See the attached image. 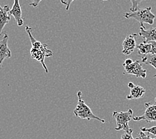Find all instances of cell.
I'll use <instances>...</instances> for the list:
<instances>
[{
  "instance_id": "1",
  "label": "cell",
  "mask_w": 156,
  "mask_h": 139,
  "mask_svg": "<svg viewBox=\"0 0 156 139\" xmlns=\"http://www.w3.org/2000/svg\"><path fill=\"white\" fill-rule=\"evenodd\" d=\"M77 96L78 102L76 108L73 110L74 115L81 119H86L88 120L94 119L100 121L101 123H105V120L104 119H102L101 118L95 116L92 112L90 107L86 104V102L82 99V92H81V91H78Z\"/></svg>"
},
{
  "instance_id": "2",
  "label": "cell",
  "mask_w": 156,
  "mask_h": 139,
  "mask_svg": "<svg viewBox=\"0 0 156 139\" xmlns=\"http://www.w3.org/2000/svg\"><path fill=\"white\" fill-rule=\"evenodd\" d=\"M123 16L127 19H134L137 21L141 26H144V24L153 25L155 18V16L151 12V7L137 9L136 12H132L131 13H125Z\"/></svg>"
},
{
  "instance_id": "3",
  "label": "cell",
  "mask_w": 156,
  "mask_h": 139,
  "mask_svg": "<svg viewBox=\"0 0 156 139\" xmlns=\"http://www.w3.org/2000/svg\"><path fill=\"white\" fill-rule=\"evenodd\" d=\"M133 111L132 109H129L126 112H117L113 111L112 116L116 121L117 127L116 130H123L125 132H129L132 130V128L129 126V122L133 119Z\"/></svg>"
},
{
  "instance_id": "4",
  "label": "cell",
  "mask_w": 156,
  "mask_h": 139,
  "mask_svg": "<svg viewBox=\"0 0 156 139\" xmlns=\"http://www.w3.org/2000/svg\"><path fill=\"white\" fill-rule=\"evenodd\" d=\"M30 53L31 58L40 62L41 65L43 66L45 72L48 73V69L45 64V58L54 56V52L51 49H49L48 48V45L44 44L43 46L40 49L31 47L30 49Z\"/></svg>"
},
{
  "instance_id": "5",
  "label": "cell",
  "mask_w": 156,
  "mask_h": 139,
  "mask_svg": "<svg viewBox=\"0 0 156 139\" xmlns=\"http://www.w3.org/2000/svg\"><path fill=\"white\" fill-rule=\"evenodd\" d=\"M156 102V98H155ZM145 110L143 115L133 118L135 121L144 120L147 123H156V104H151L150 102L145 103Z\"/></svg>"
},
{
  "instance_id": "6",
  "label": "cell",
  "mask_w": 156,
  "mask_h": 139,
  "mask_svg": "<svg viewBox=\"0 0 156 139\" xmlns=\"http://www.w3.org/2000/svg\"><path fill=\"white\" fill-rule=\"evenodd\" d=\"M124 67V74L133 75L137 78H145L147 76V70H145L142 67L141 63L136 60L130 65H123Z\"/></svg>"
},
{
  "instance_id": "7",
  "label": "cell",
  "mask_w": 156,
  "mask_h": 139,
  "mask_svg": "<svg viewBox=\"0 0 156 139\" xmlns=\"http://www.w3.org/2000/svg\"><path fill=\"white\" fill-rule=\"evenodd\" d=\"M2 40H0V69L2 68L3 62L7 58H12V52L8 47V41L9 36L5 31Z\"/></svg>"
},
{
  "instance_id": "8",
  "label": "cell",
  "mask_w": 156,
  "mask_h": 139,
  "mask_svg": "<svg viewBox=\"0 0 156 139\" xmlns=\"http://www.w3.org/2000/svg\"><path fill=\"white\" fill-rule=\"evenodd\" d=\"M137 35L136 34H130L125 38L122 43V53L125 56H129L133 53L136 48V40Z\"/></svg>"
},
{
  "instance_id": "9",
  "label": "cell",
  "mask_w": 156,
  "mask_h": 139,
  "mask_svg": "<svg viewBox=\"0 0 156 139\" xmlns=\"http://www.w3.org/2000/svg\"><path fill=\"white\" fill-rule=\"evenodd\" d=\"M9 13L13 16L19 27L23 25V19L22 18V11L20 4V0H14L12 8L9 10Z\"/></svg>"
},
{
  "instance_id": "10",
  "label": "cell",
  "mask_w": 156,
  "mask_h": 139,
  "mask_svg": "<svg viewBox=\"0 0 156 139\" xmlns=\"http://www.w3.org/2000/svg\"><path fill=\"white\" fill-rule=\"evenodd\" d=\"M9 7L5 5L3 8L0 5V35L3 34V28L11 20V14L9 13Z\"/></svg>"
},
{
  "instance_id": "11",
  "label": "cell",
  "mask_w": 156,
  "mask_h": 139,
  "mask_svg": "<svg viewBox=\"0 0 156 139\" xmlns=\"http://www.w3.org/2000/svg\"><path fill=\"white\" fill-rule=\"evenodd\" d=\"M139 34L144 39V43H149L152 41L156 42V27L145 30L144 26H141Z\"/></svg>"
},
{
  "instance_id": "12",
  "label": "cell",
  "mask_w": 156,
  "mask_h": 139,
  "mask_svg": "<svg viewBox=\"0 0 156 139\" xmlns=\"http://www.w3.org/2000/svg\"><path fill=\"white\" fill-rule=\"evenodd\" d=\"M145 92V88L139 85H135L133 88L130 89V94L127 96V99L133 100L143 98Z\"/></svg>"
},
{
  "instance_id": "13",
  "label": "cell",
  "mask_w": 156,
  "mask_h": 139,
  "mask_svg": "<svg viewBox=\"0 0 156 139\" xmlns=\"http://www.w3.org/2000/svg\"><path fill=\"white\" fill-rule=\"evenodd\" d=\"M137 53L140 55L146 56L149 53H150L151 49V44L150 42L149 43H144L142 42L137 46Z\"/></svg>"
},
{
  "instance_id": "14",
  "label": "cell",
  "mask_w": 156,
  "mask_h": 139,
  "mask_svg": "<svg viewBox=\"0 0 156 139\" xmlns=\"http://www.w3.org/2000/svg\"><path fill=\"white\" fill-rule=\"evenodd\" d=\"M141 59V62L145 65H151L156 70V55L149 54L144 56H140Z\"/></svg>"
},
{
  "instance_id": "15",
  "label": "cell",
  "mask_w": 156,
  "mask_h": 139,
  "mask_svg": "<svg viewBox=\"0 0 156 139\" xmlns=\"http://www.w3.org/2000/svg\"><path fill=\"white\" fill-rule=\"evenodd\" d=\"M144 1H145V0H130L131 3H132V7L129 9L131 12H136V11H137L138 9V6Z\"/></svg>"
},
{
  "instance_id": "16",
  "label": "cell",
  "mask_w": 156,
  "mask_h": 139,
  "mask_svg": "<svg viewBox=\"0 0 156 139\" xmlns=\"http://www.w3.org/2000/svg\"><path fill=\"white\" fill-rule=\"evenodd\" d=\"M135 139H156V138H151L150 136V133L141 130Z\"/></svg>"
},
{
  "instance_id": "17",
  "label": "cell",
  "mask_w": 156,
  "mask_h": 139,
  "mask_svg": "<svg viewBox=\"0 0 156 139\" xmlns=\"http://www.w3.org/2000/svg\"><path fill=\"white\" fill-rule=\"evenodd\" d=\"M141 130L144 132H147L151 134H153L154 136H156V125L150 128H145V127H141Z\"/></svg>"
},
{
  "instance_id": "18",
  "label": "cell",
  "mask_w": 156,
  "mask_h": 139,
  "mask_svg": "<svg viewBox=\"0 0 156 139\" xmlns=\"http://www.w3.org/2000/svg\"><path fill=\"white\" fill-rule=\"evenodd\" d=\"M133 130L129 132H125V133L122 134V136L120 139H135L132 136Z\"/></svg>"
},
{
  "instance_id": "19",
  "label": "cell",
  "mask_w": 156,
  "mask_h": 139,
  "mask_svg": "<svg viewBox=\"0 0 156 139\" xmlns=\"http://www.w3.org/2000/svg\"><path fill=\"white\" fill-rule=\"evenodd\" d=\"M74 1H75V0H60V2H61V3H62V4L66 5V11H68L69 10L71 3H72Z\"/></svg>"
},
{
  "instance_id": "20",
  "label": "cell",
  "mask_w": 156,
  "mask_h": 139,
  "mask_svg": "<svg viewBox=\"0 0 156 139\" xmlns=\"http://www.w3.org/2000/svg\"><path fill=\"white\" fill-rule=\"evenodd\" d=\"M150 44H151V49L150 54L156 55V42H155V41L150 42Z\"/></svg>"
},
{
  "instance_id": "21",
  "label": "cell",
  "mask_w": 156,
  "mask_h": 139,
  "mask_svg": "<svg viewBox=\"0 0 156 139\" xmlns=\"http://www.w3.org/2000/svg\"><path fill=\"white\" fill-rule=\"evenodd\" d=\"M42 0H32V2L29 3V5L30 6H32L34 8H37L38 6L39 3H40Z\"/></svg>"
},
{
  "instance_id": "22",
  "label": "cell",
  "mask_w": 156,
  "mask_h": 139,
  "mask_svg": "<svg viewBox=\"0 0 156 139\" xmlns=\"http://www.w3.org/2000/svg\"><path fill=\"white\" fill-rule=\"evenodd\" d=\"M133 61L131 58H127L125 60V62H124V63L123 64V65L128 66V65H130V64H132L133 63Z\"/></svg>"
},
{
  "instance_id": "23",
  "label": "cell",
  "mask_w": 156,
  "mask_h": 139,
  "mask_svg": "<svg viewBox=\"0 0 156 139\" xmlns=\"http://www.w3.org/2000/svg\"><path fill=\"white\" fill-rule=\"evenodd\" d=\"M127 86H128V88H129V89H131V88H132L134 87L135 84H134L133 82H129L128 84H127Z\"/></svg>"
},
{
  "instance_id": "24",
  "label": "cell",
  "mask_w": 156,
  "mask_h": 139,
  "mask_svg": "<svg viewBox=\"0 0 156 139\" xmlns=\"http://www.w3.org/2000/svg\"><path fill=\"white\" fill-rule=\"evenodd\" d=\"M102 1H110V0H102Z\"/></svg>"
},
{
  "instance_id": "25",
  "label": "cell",
  "mask_w": 156,
  "mask_h": 139,
  "mask_svg": "<svg viewBox=\"0 0 156 139\" xmlns=\"http://www.w3.org/2000/svg\"><path fill=\"white\" fill-rule=\"evenodd\" d=\"M154 78H156V74H155L154 76Z\"/></svg>"
}]
</instances>
